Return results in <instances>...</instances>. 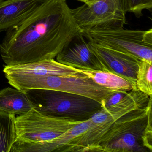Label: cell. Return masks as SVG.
Here are the masks:
<instances>
[{"label": "cell", "instance_id": "cell-17", "mask_svg": "<svg viewBox=\"0 0 152 152\" xmlns=\"http://www.w3.org/2000/svg\"><path fill=\"white\" fill-rule=\"evenodd\" d=\"M125 11L133 13L140 18L143 15V10L152 11V0H124Z\"/></svg>", "mask_w": 152, "mask_h": 152}, {"label": "cell", "instance_id": "cell-14", "mask_svg": "<svg viewBox=\"0 0 152 152\" xmlns=\"http://www.w3.org/2000/svg\"><path fill=\"white\" fill-rule=\"evenodd\" d=\"M77 70L92 79L94 82L110 90L130 91L134 90L130 82L113 73L104 71L78 69Z\"/></svg>", "mask_w": 152, "mask_h": 152}, {"label": "cell", "instance_id": "cell-10", "mask_svg": "<svg viewBox=\"0 0 152 152\" xmlns=\"http://www.w3.org/2000/svg\"><path fill=\"white\" fill-rule=\"evenodd\" d=\"M3 72L6 78H31L43 76H83L77 69L65 65L53 59L13 66L5 65Z\"/></svg>", "mask_w": 152, "mask_h": 152}, {"label": "cell", "instance_id": "cell-6", "mask_svg": "<svg viewBox=\"0 0 152 152\" xmlns=\"http://www.w3.org/2000/svg\"><path fill=\"white\" fill-rule=\"evenodd\" d=\"M72 11L82 31L122 29L126 24L124 0H96Z\"/></svg>", "mask_w": 152, "mask_h": 152}, {"label": "cell", "instance_id": "cell-21", "mask_svg": "<svg viewBox=\"0 0 152 152\" xmlns=\"http://www.w3.org/2000/svg\"><path fill=\"white\" fill-rule=\"evenodd\" d=\"M0 1H1V0H0Z\"/></svg>", "mask_w": 152, "mask_h": 152}, {"label": "cell", "instance_id": "cell-1", "mask_svg": "<svg viewBox=\"0 0 152 152\" xmlns=\"http://www.w3.org/2000/svg\"><path fill=\"white\" fill-rule=\"evenodd\" d=\"M6 31L0 54L7 66L54 59L82 32L65 0H41Z\"/></svg>", "mask_w": 152, "mask_h": 152}, {"label": "cell", "instance_id": "cell-11", "mask_svg": "<svg viewBox=\"0 0 152 152\" xmlns=\"http://www.w3.org/2000/svg\"><path fill=\"white\" fill-rule=\"evenodd\" d=\"M91 124L90 118L48 142H28L16 140L10 152H66L73 140L85 132Z\"/></svg>", "mask_w": 152, "mask_h": 152}, {"label": "cell", "instance_id": "cell-9", "mask_svg": "<svg viewBox=\"0 0 152 152\" xmlns=\"http://www.w3.org/2000/svg\"><path fill=\"white\" fill-rule=\"evenodd\" d=\"M56 58L58 63L76 69L104 71L89 42L82 33L75 36Z\"/></svg>", "mask_w": 152, "mask_h": 152}, {"label": "cell", "instance_id": "cell-5", "mask_svg": "<svg viewBox=\"0 0 152 152\" xmlns=\"http://www.w3.org/2000/svg\"><path fill=\"white\" fill-rule=\"evenodd\" d=\"M152 100L147 108L136 116L121 118L115 122L100 139L98 152H148L142 137L147 124Z\"/></svg>", "mask_w": 152, "mask_h": 152}, {"label": "cell", "instance_id": "cell-8", "mask_svg": "<svg viewBox=\"0 0 152 152\" xmlns=\"http://www.w3.org/2000/svg\"><path fill=\"white\" fill-rule=\"evenodd\" d=\"M89 42L104 67V71L113 73L126 79L131 83L134 90H138L136 86V76L140 60L133 56Z\"/></svg>", "mask_w": 152, "mask_h": 152}, {"label": "cell", "instance_id": "cell-2", "mask_svg": "<svg viewBox=\"0 0 152 152\" xmlns=\"http://www.w3.org/2000/svg\"><path fill=\"white\" fill-rule=\"evenodd\" d=\"M24 91L34 108L48 116L83 121L91 118L102 108L101 103L97 101L68 92L41 89Z\"/></svg>", "mask_w": 152, "mask_h": 152}, {"label": "cell", "instance_id": "cell-16", "mask_svg": "<svg viewBox=\"0 0 152 152\" xmlns=\"http://www.w3.org/2000/svg\"><path fill=\"white\" fill-rule=\"evenodd\" d=\"M152 62L140 60L136 76V86L138 90L148 96L152 95Z\"/></svg>", "mask_w": 152, "mask_h": 152}, {"label": "cell", "instance_id": "cell-20", "mask_svg": "<svg viewBox=\"0 0 152 152\" xmlns=\"http://www.w3.org/2000/svg\"><path fill=\"white\" fill-rule=\"evenodd\" d=\"M77 1L83 2L84 4L91 5V4H93L96 0H77Z\"/></svg>", "mask_w": 152, "mask_h": 152}, {"label": "cell", "instance_id": "cell-15", "mask_svg": "<svg viewBox=\"0 0 152 152\" xmlns=\"http://www.w3.org/2000/svg\"><path fill=\"white\" fill-rule=\"evenodd\" d=\"M15 115L0 112V152H10L16 140Z\"/></svg>", "mask_w": 152, "mask_h": 152}, {"label": "cell", "instance_id": "cell-12", "mask_svg": "<svg viewBox=\"0 0 152 152\" xmlns=\"http://www.w3.org/2000/svg\"><path fill=\"white\" fill-rule=\"evenodd\" d=\"M41 0L0 1V32L7 31L27 16Z\"/></svg>", "mask_w": 152, "mask_h": 152}, {"label": "cell", "instance_id": "cell-19", "mask_svg": "<svg viewBox=\"0 0 152 152\" xmlns=\"http://www.w3.org/2000/svg\"><path fill=\"white\" fill-rule=\"evenodd\" d=\"M129 91H115L101 103L102 108H107L113 106L121 102Z\"/></svg>", "mask_w": 152, "mask_h": 152}, {"label": "cell", "instance_id": "cell-13", "mask_svg": "<svg viewBox=\"0 0 152 152\" xmlns=\"http://www.w3.org/2000/svg\"><path fill=\"white\" fill-rule=\"evenodd\" d=\"M33 108L25 91L10 87L0 90V112L20 115Z\"/></svg>", "mask_w": 152, "mask_h": 152}, {"label": "cell", "instance_id": "cell-3", "mask_svg": "<svg viewBox=\"0 0 152 152\" xmlns=\"http://www.w3.org/2000/svg\"><path fill=\"white\" fill-rule=\"evenodd\" d=\"M11 86L24 91L31 89L52 90L80 95L102 103L114 91L105 88L88 76H50L8 78Z\"/></svg>", "mask_w": 152, "mask_h": 152}, {"label": "cell", "instance_id": "cell-7", "mask_svg": "<svg viewBox=\"0 0 152 152\" xmlns=\"http://www.w3.org/2000/svg\"><path fill=\"white\" fill-rule=\"evenodd\" d=\"M81 122L44 115L33 108L16 117V140L28 142H48Z\"/></svg>", "mask_w": 152, "mask_h": 152}, {"label": "cell", "instance_id": "cell-4", "mask_svg": "<svg viewBox=\"0 0 152 152\" xmlns=\"http://www.w3.org/2000/svg\"><path fill=\"white\" fill-rule=\"evenodd\" d=\"M81 33L90 42L152 62V29L91 30Z\"/></svg>", "mask_w": 152, "mask_h": 152}, {"label": "cell", "instance_id": "cell-18", "mask_svg": "<svg viewBox=\"0 0 152 152\" xmlns=\"http://www.w3.org/2000/svg\"><path fill=\"white\" fill-rule=\"evenodd\" d=\"M143 146L149 152L152 151V107L148 112L147 124L142 137Z\"/></svg>", "mask_w": 152, "mask_h": 152}]
</instances>
